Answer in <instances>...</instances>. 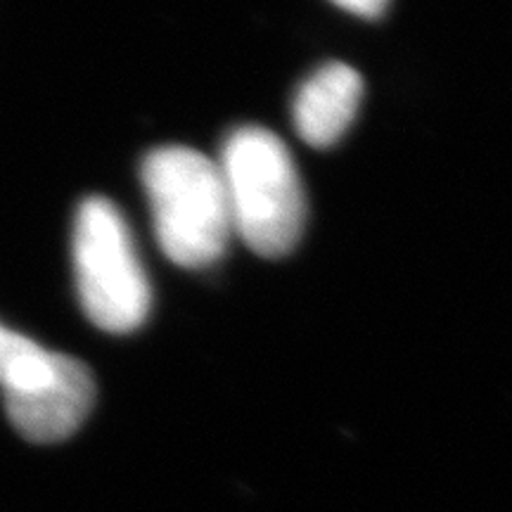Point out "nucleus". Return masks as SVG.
Returning a JSON list of instances; mask_svg holds the SVG:
<instances>
[{
	"mask_svg": "<svg viewBox=\"0 0 512 512\" xmlns=\"http://www.w3.org/2000/svg\"><path fill=\"white\" fill-rule=\"evenodd\" d=\"M219 169L233 233L268 259L290 254L302 238L306 197L283 140L268 128L242 126L223 145Z\"/></svg>",
	"mask_w": 512,
	"mask_h": 512,
	"instance_id": "obj_1",
	"label": "nucleus"
},
{
	"mask_svg": "<svg viewBox=\"0 0 512 512\" xmlns=\"http://www.w3.org/2000/svg\"><path fill=\"white\" fill-rule=\"evenodd\" d=\"M140 178L166 259L183 268L216 264L235 235L219 162L190 147H159Z\"/></svg>",
	"mask_w": 512,
	"mask_h": 512,
	"instance_id": "obj_2",
	"label": "nucleus"
},
{
	"mask_svg": "<svg viewBox=\"0 0 512 512\" xmlns=\"http://www.w3.org/2000/svg\"><path fill=\"white\" fill-rule=\"evenodd\" d=\"M74 271L81 306L93 325L126 335L145 323L150 280L124 216L105 197H88L76 211Z\"/></svg>",
	"mask_w": 512,
	"mask_h": 512,
	"instance_id": "obj_3",
	"label": "nucleus"
},
{
	"mask_svg": "<svg viewBox=\"0 0 512 512\" xmlns=\"http://www.w3.org/2000/svg\"><path fill=\"white\" fill-rule=\"evenodd\" d=\"M95 403V380L86 363L55 354L48 375L19 392L5 394L12 427L34 444H55L79 430Z\"/></svg>",
	"mask_w": 512,
	"mask_h": 512,
	"instance_id": "obj_4",
	"label": "nucleus"
},
{
	"mask_svg": "<svg viewBox=\"0 0 512 512\" xmlns=\"http://www.w3.org/2000/svg\"><path fill=\"white\" fill-rule=\"evenodd\" d=\"M363 100V79L349 64L330 62L299 86L292 121L311 147H330L347 133Z\"/></svg>",
	"mask_w": 512,
	"mask_h": 512,
	"instance_id": "obj_5",
	"label": "nucleus"
},
{
	"mask_svg": "<svg viewBox=\"0 0 512 512\" xmlns=\"http://www.w3.org/2000/svg\"><path fill=\"white\" fill-rule=\"evenodd\" d=\"M337 8L351 12V15L363 17V19H377L384 15L389 0H332Z\"/></svg>",
	"mask_w": 512,
	"mask_h": 512,
	"instance_id": "obj_6",
	"label": "nucleus"
}]
</instances>
